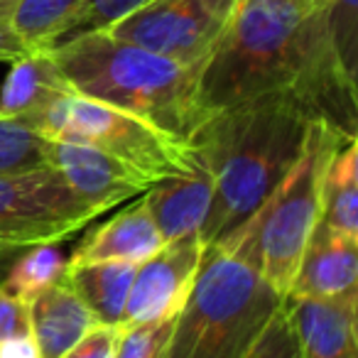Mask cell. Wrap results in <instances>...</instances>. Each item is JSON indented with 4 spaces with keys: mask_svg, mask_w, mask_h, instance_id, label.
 Here are the masks:
<instances>
[{
    "mask_svg": "<svg viewBox=\"0 0 358 358\" xmlns=\"http://www.w3.org/2000/svg\"><path fill=\"white\" fill-rule=\"evenodd\" d=\"M322 113L292 91L255 96L209 113L189 145L216 179L211 211L199 236L209 248L273 196L302 155Z\"/></svg>",
    "mask_w": 358,
    "mask_h": 358,
    "instance_id": "obj_2",
    "label": "cell"
},
{
    "mask_svg": "<svg viewBox=\"0 0 358 358\" xmlns=\"http://www.w3.org/2000/svg\"><path fill=\"white\" fill-rule=\"evenodd\" d=\"M201 3H204V6L226 25V22L231 20V15L236 13V8H238L241 0H201Z\"/></svg>",
    "mask_w": 358,
    "mask_h": 358,
    "instance_id": "obj_29",
    "label": "cell"
},
{
    "mask_svg": "<svg viewBox=\"0 0 358 358\" xmlns=\"http://www.w3.org/2000/svg\"><path fill=\"white\" fill-rule=\"evenodd\" d=\"M174 322H177V317L123 327L118 348H115V358H162L169 336H172Z\"/></svg>",
    "mask_w": 358,
    "mask_h": 358,
    "instance_id": "obj_24",
    "label": "cell"
},
{
    "mask_svg": "<svg viewBox=\"0 0 358 358\" xmlns=\"http://www.w3.org/2000/svg\"><path fill=\"white\" fill-rule=\"evenodd\" d=\"M224 27L201 0H148L101 32L182 64H204Z\"/></svg>",
    "mask_w": 358,
    "mask_h": 358,
    "instance_id": "obj_8",
    "label": "cell"
},
{
    "mask_svg": "<svg viewBox=\"0 0 358 358\" xmlns=\"http://www.w3.org/2000/svg\"><path fill=\"white\" fill-rule=\"evenodd\" d=\"M10 64V71L0 86V115L6 118L25 123L62 94L74 91L50 50L27 52Z\"/></svg>",
    "mask_w": 358,
    "mask_h": 358,
    "instance_id": "obj_16",
    "label": "cell"
},
{
    "mask_svg": "<svg viewBox=\"0 0 358 358\" xmlns=\"http://www.w3.org/2000/svg\"><path fill=\"white\" fill-rule=\"evenodd\" d=\"M103 211L86 204L52 167L0 174V253L57 243L84 231Z\"/></svg>",
    "mask_w": 358,
    "mask_h": 358,
    "instance_id": "obj_7",
    "label": "cell"
},
{
    "mask_svg": "<svg viewBox=\"0 0 358 358\" xmlns=\"http://www.w3.org/2000/svg\"><path fill=\"white\" fill-rule=\"evenodd\" d=\"M25 123L47 140H74L94 145L110 157L138 169L155 185L192 174L199 162L189 143L155 128L152 123L128 110L81 96L76 91L62 94Z\"/></svg>",
    "mask_w": 358,
    "mask_h": 358,
    "instance_id": "obj_5",
    "label": "cell"
},
{
    "mask_svg": "<svg viewBox=\"0 0 358 358\" xmlns=\"http://www.w3.org/2000/svg\"><path fill=\"white\" fill-rule=\"evenodd\" d=\"M27 307L30 336L40 358H62L91 327L99 324L64 280L40 292Z\"/></svg>",
    "mask_w": 358,
    "mask_h": 358,
    "instance_id": "obj_15",
    "label": "cell"
},
{
    "mask_svg": "<svg viewBox=\"0 0 358 358\" xmlns=\"http://www.w3.org/2000/svg\"><path fill=\"white\" fill-rule=\"evenodd\" d=\"M302 358H358V289L331 299H287Z\"/></svg>",
    "mask_w": 358,
    "mask_h": 358,
    "instance_id": "obj_13",
    "label": "cell"
},
{
    "mask_svg": "<svg viewBox=\"0 0 358 358\" xmlns=\"http://www.w3.org/2000/svg\"><path fill=\"white\" fill-rule=\"evenodd\" d=\"M71 89L138 115L189 143L206 118L199 99L204 64H182L106 32H86L50 50Z\"/></svg>",
    "mask_w": 358,
    "mask_h": 358,
    "instance_id": "obj_4",
    "label": "cell"
},
{
    "mask_svg": "<svg viewBox=\"0 0 358 358\" xmlns=\"http://www.w3.org/2000/svg\"><path fill=\"white\" fill-rule=\"evenodd\" d=\"M275 91L299 94L356 138V79L338 59L319 0H241L201 66L204 115Z\"/></svg>",
    "mask_w": 358,
    "mask_h": 358,
    "instance_id": "obj_1",
    "label": "cell"
},
{
    "mask_svg": "<svg viewBox=\"0 0 358 358\" xmlns=\"http://www.w3.org/2000/svg\"><path fill=\"white\" fill-rule=\"evenodd\" d=\"M348 140L327 120L312 125L302 155L265 204L260 221V273L282 299L292 289L314 229L322 219V187L334 150Z\"/></svg>",
    "mask_w": 358,
    "mask_h": 358,
    "instance_id": "obj_6",
    "label": "cell"
},
{
    "mask_svg": "<svg viewBox=\"0 0 358 358\" xmlns=\"http://www.w3.org/2000/svg\"><path fill=\"white\" fill-rule=\"evenodd\" d=\"M13 6H15V0H0V17H6V20H8Z\"/></svg>",
    "mask_w": 358,
    "mask_h": 358,
    "instance_id": "obj_30",
    "label": "cell"
},
{
    "mask_svg": "<svg viewBox=\"0 0 358 358\" xmlns=\"http://www.w3.org/2000/svg\"><path fill=\"white\" fill-rule=\"evenodd\" d=\"M196 169L192 174L157 182L143 192V199L162 234L164 243L182 238L187 234H199L214 201L216 179L211 167L196 157Z\"/></svg>",
    "mask_w": 358,
    "mask_h": 358,
    "instance_id": "obj_14",
    "label": "cell"
},
{
    "mask_svg": "<svg viewBox=\"0 0 358 358\" xmlns=\"http://www.w3.org/2000/svg\"><path fill=\"white\" fill-rule=\"evenodd\" d=\"M206 245L199 234L167 241L155 255L135 270L130 297L125 304L123 327L174 319L199 275Z\"/></svg>",
    "mask_w": 358,
    "mask_h": 358,
    "instance_id": "obj_9",
    "label": "cell"
},
{
    "mask_svg": "<svg viewBox=\"0 0 358 358\" xmlns=\"http://www.w3.org/2000/svg\"><path fill=\"white\" fill-rule=\"evenodd\" d=\"M164 245V238L145 204L143 194L135 204L120 209L81 238L69 255V265L86 263H145Z\"/></svg>",
    "mask_w": 358,
    "mask_h": 358,
    "instance_id": "obj_11",
    "label": "cell"
},
{
    "mask_svg": "<svg viewBox=\"0 0 358 358\" xmlns=\"http://www.w3.org/2000/svg\"><path fill=\"white\" fill-rule=\"evenodd\" d=\"M86 0H15L8 22L27 52L52 50L62 40Z\"/></svg>",
    "mask_w": 358,
    "mask_h": 358,
    "instance_id": "obj_19",
    "label": "cell"
},
{
    "mask_svg": "<svg viewBox=\"0 0 358 358\" xmlns=\"http://www.w3.org/2000/svg\"><path fill=\"white\" fill-rule=\"evenodd\" d=\"M30 336V307L0 285V343Z\"/></svg>",
    "mask_w": 358,
    "mask_h": 358,
    "instance_id": "obj_27",
    "label": "cell"
},
{
    "mask_svg": "<svg viewBox=\"0 0 358 358\" xmlns=\"http://www.w3.org/2000/svg\"><path fill=\"white\" fill-rule=\"evenodd\" d=\"M135 263H86L69 265L64 282L79 294L99 324L123 327L125 304L135 280Z\"/></svg>",
    "mask_w": 358,
    "mask_h": 358,
    "instance_id": "obj_17",
    "label": "cell"
},
{
    "mask_svg": "<svg viewBox=\"0 0 358 358\" xmlns=\"http://www.w3.org/2000/svg\"><path fill=\"white\" fill-rule=\"evenodd\" d=\"M120 331L123 327L96 324L62 358H115Z\"/></svg>",
    "mask_w": 358,
    "mask_h": 358,
    "instance_id": "obj_26",
    "label": "cell"
},
{
    "mask_svg": "<svg viewBox=\"0 0 358 358\" xmlns=\"http://www.w3.org/2000/svg\"><path fill=\"white\" fill-rule=\"evenodd\" d=\"M265 204L206 248L162 358H245L285 302L260 273Z\"/></svg>",
    "mask_w": 358,
    "mask_h": 358,
    "instance_id": "obj_3",
    "label": "cell"
},
{
    "mask_svg": "<svg viewBox=\"0 0 358 358\" xmlns=\"http://www.w3.org/2000/svg\"><path fill=\"white\" fill-rule=\"evenodd\" d=\"M287 3H312V0H287Z\"/></svg>",
    "mask_w": 358,
    "mask_h": 358,
    "instance_id": "obj_31",
    "label": "cell"
},
{
    "mask_svg": "<svg viewBox=\"0 0 358 358\" xmlns=\"http://www.w3.org/2000/svg\"><path fill=\"white\" fill-rule=\"evenodd\" d=\"M50 140L17 118L0 115V174L50 167Z\"/></svg>",
    "mask_w": 358,
    "mask_h": 358,
    "instance_id": "obj_21",
    "label": "cell"
},
{
    "mask_svg": "<svg viewBox=\"0 0 358 358\" xmlns=\"http://www.w3.org/2000/svg\"><path fill=\"white\" fill-rule=\"evenodd\" d=\"M358 289V241L317 224L287 299H331Z\"/></svg>",
    "mask_w": 358,
    "mask_h": 358,
    "instance_id": "obj_12",
    "label": "cell"
},
{
    "mask_svg": "<svg viewBox=\"0 0 358 358\" xmlns=\"http://www.w3.org/2000/svg\"><path fill=\"white\" fill-rule=\"evenodd\" d=\"M148 0H86V6L81 8V13L76 15V20L71 22L69 30L62 35L59 42L74 40L86 32H101L106 27H110L113 22H118L120 17H125L128 13H133L135 8H140ZM57 42V45H59Z\"/></svg>",
    "mask_w": 358,
    "mask_h": 358,
    "instance_id": "obj_25",
    "label": "cell"
},
{
    "mask_svg": "<svg viewBox=\"0 0 358 358\" xmlns=\"http://www.w3.org/2000/svg\"><path fill=\"white\" fill-rule=\"evenodd\" d=\"M245 358H302V348H299L287 299L275 309V314L265 324L260 336L255 338L250 351L245 353Z\"/></svg>",
    "mask_w": 358,
    "mask_h": 358,
    "instance_id": "obj_23",
    "label": "cell"
},
{
    "mask_svg": "<svg viewBox=\"0 0 358 358\" xmlns=\"http://www.w3.org/2000/svg\"><path fill=\"white\" fill-rule=\"evenodd\" d=\"M319 224L358 241V140L348 138L334 150L322 187Z\"/></svg>",
    "mask_w": 358,
    "mask_h": 358,
    "instance_id": "obj_18",
    "label": "cell"
},
{
    "mask_svg": "<svg viewBox=\"0 0 358 358\" xmlns=\"http://www.w3.org/2000/svg\"><path fill=\"white\" fill-rule=\"evenodd\" d=\"M47 164L62 174L79 199L101 211L113 209L155 187L152 179L140 174L130 164L110 157L94 145L74 140H50Z\"/></svg>",
    "mask_w": 358,
    "mask_h": 358,
    "instance_id": "obj_10",
    "label": "cell"
},
{
    "mask_svg": "<svg viewBox=\"0 0 358 358\" xmlns=\"http://www.w3.org/2000/svg\"><path fill=\"white\" fill-rule=\"evenodd\" d=\"M327 13L331 42L343 69L356 79L358 64V0H319Z\"/></svg>",
    "mask_w": 358,
    "mask_h": 358,
    "instance_id": "obj_22",
    "label": "cell"
},
{
    "mask_svg": "<svg viewBox=\"0 0 358 358\" xmlns=\"http://www.w3.org/2000/svg\"><path fill=\"white\" fill-rule=\"evenodd\" d=\"M3 258H8V255H3V253H0V260H3Z\"/></svg>",
    "mask_w": 358,
    "mask_h": 358,
    "instance_id": "obj_32",
    "label": "cell"
},
{
    "mask_svg": "<svg viewBox=\"0 0 358 358\" xmlns=\"http://www.w3.org/2000/svg\"><path fill=\"white\" fill-rule=\"evenodd\" d=\"M64 241L57 243H37L22 250L20 258L8 270L3 287L15 294L20 302L30 304L47 287L62 282L69 268V255L62 248Z\"/></svg>",
    "mask_w": 358,
    "mask_h": 358,
    "instance_id": "obj_20",
    "label": "cell"
},
{
    "mask_svg": "<svg viewBox=\"0 0 358 358\" xmlns=\"http://www.w3.org/2000/svg\"><path fill=\"white\" fill-rule=\"evenodd\" d=\"M22 55H27L25 45L17 40L10 22H8L6 17H0V62H15V59H20Z\"/></svg>",
    "mask_w": 358,
    "mask_h": 358,
    "instance_id": "obj_28",
    "label": "cell"
}]
</instances>
